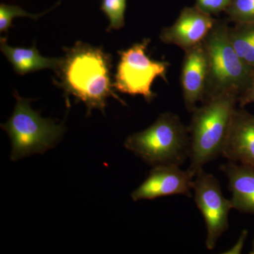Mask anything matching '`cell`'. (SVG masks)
Here are the masks:
<instances>
[{
  "mask_svg": "<svg viewBox=\"0 0 254 254\" xmlns=\"http://www.w3.org/2000/svg\"><path fill=\"white\" fill-rule=\"evenodd\" d=\"M57 70L59 86L68 94L76 97L86 105L88 115L98 109L105 115L107 98L113 96L125 105L113 91L110 78L111 55L101 48L77 42L71 49H66Z\"/></svg>",
  "mask_w": 254,
  "mask_h": 254,
  "instance_id": "1",
  "label": "cell"
},
{
  "mask_svg": "<svg viewBox=\"0 0 254 254\" xmlns=\"http://www.w3.org/2000/svg\"><path fill=\"white\" fill-rule=\"evenodd\" d=\"M237 104L238 95L225 93L206 100L192 112L188 127L190 165L187 170L193 177L205 164L222 155Z\"/></svg>",
  "mask_w": 254,
  "mask_h": 254,
  "instance_id": "2",
  "label": "cell"
},
{
  "mask_svg": "<svg viewBox=\"0 0 254 254\" xmlns=\"http://www.w3.org/2000/svg\"><path fill=\"white\" fill-rule=\"evenodd\" d=\"M229 26L228 20L217 19L202 42L208 70L203 103L225 93H233L240 97L253 76L254 68L241 59L232 46L228 36Z\"/></svg>",
  "mask_w": 254,
  "mask_h": 254,
  "instance_id": "3",
  "label": "cell"
},
{
  "mask_svg": "<svg viewBox=\"0 0 254 254\" xmlns=\"http://www.w3.org/2000/svg\"><path fill=\"white\" fill-rule=\"evenodd\" d=\"M124 145L151 166L180 167L190 155V133L178 115L167 112L146 129L127 137Z\"/></svg>",
  "mask_w": 254,
  "mask_h": 254,
  "instance_id": "4",
  "label": "cell"
},
{
  "mask_svg": "<svg viewBox=\"0 0 254 254\" xmlns=\"http://www.w3.org/2000/svg\"><path fill=\"white\" fill-rule=\"evenodd\" d=\"M16 104L7 123L1 128L7 132L11 142L10 158L13 161L36 153L43 154L53 148L64 132L63 125L53 120L42 118L30 106L31 100L15 93Z\"/></svg>",
  "mask_w": 254,
  "mask_h": 254,
  "instance_id": "5",
  "label": "cell"
},
{
  "mask_svg": "<svg viewBox=\"0 0 254 254\" xmlns=\"http://www.w3.org/2000/svg\"><path fill=\"white\" fill-rule=\"evenodd\" d=\"M150 39L133 45L131 48L120 52L119 62L114 88L118 91L131 95H141L150 103L156 95L152 91V84L155 78L160 77L168 82V62L155 61L146 54Z\"/></svg>",
  "mask_w": 254,
  "mask_h": 254,
  "instance_id": "6",
  "label": "cell"
},
{
  "mask_svg": "<svg viewBox=\"0 0 254 254\" xmlns=\"http://www.w3.org/2000/svg\"><path fill=\"white\" fill-rule=\"evenodd\" d=\"M193 191L195 203L205 222V247L213 250L228 230L229 215L233 209L231 201L224 196L218 180L203 170L193 178Z\"/></svg>",
  "mask_w": 254,
  "mask_h": 254,
  "instance_id": "7",
  "label": "cell"
},
{
  "mask_svg": "<svg viewBox=\"0 0 254 254\" xmlns=\"http://www.w3.org/2000/svg\"><path fill=\"white\" fill-rule=\"evenodd\" d=\"M193 178L188 170H182L177 165L153 167L146 180L132 192L131 198L138 201L168 195L191 197Z\"/></svg>",
  "mask_w": 254,
  "mask_h": 254,
  "instance_id": "8",
  "label": "cell"
},
{
  "mask_svg": "<svg viewBox=\"0 0 254 254\" xmlns=\"http://www.w3.org/2000/svg\"><path fill=\"white\" fill-rule=\"evenodd\" d=\"M216 21L196 6H186L172 26L162 29L160 38L165 44L175 45L186 51L201 43Z\"/></svg>",
  "mask_w": 254,
  "mask_h": 254,
  "instance_id": "9",
  "label": "cell"
},
{
  "mask_svg": "<svg viewBox=\"0 0 254 254\" xmlns=\"http://www.w3.org/2000/svg\"><path fill=\"white\" fill-rule=\"evenodd\" d=\"M208 63L203 43L185 51L181 72L184 103L192 113L198 103L204 101L208 81Z\"/></svg>",
  "mask_w": 254,
  "mask_h": 254,
  "instance_id": "10",
  "label": "cell"
},
{
  "mask_svg": "<svg viewBox=\"0 0 254 254\" xmlns=\"http://www.w3.org/2000/svg\"><path fill=\"white\" fill-rule=\"evenodd\" d=\"M229 161L254 168V115L237 108L222 149Z\"/></svg>",
  "mask_w": 254,
  "mask_h": 254,
  "instance_id": "11",
  "label": "cell"
},
{
  "mask_svg": "<svg viewBox=\"0 0 254 254\" xmlns=\"http://www.w3.org/2000/svg\"><path fill=\"white\" fill-rule=\"evenodd\" d=\"M221 169L228 180L232 208L254 215V168L229 161Z\"/></svg>",
  "mask_w": 254,
  "mask_h": 254,
  "instance_id": "12",
  "label": "cell"
},
{
  "mask_svg": "<svg viewBox=\"0 0 254 254\" xmlns=\"http://www.w3.org/2000/svg\"><path fill=\"white\" fill-rule=\"evenodd\" d=\"M0 43L1 52L18 74H26L43 68H52L56 71L59 68L61 59L43 58L35 46L28 49L11 48L2 37H1Z\"/></svg>",
  "mask_w": 254,
  "mask_h": 254,
  "instance_id": "13",
  "label": "cell"
},
{
  "mask_svg": "<svg viewBox=\"0 0 254 254\" xmlns=\"http://www.w3.org/2000/svg\"><path fill=\"white\" fill-rule=\"evenodd\" d=\"M228 36L241 59L254 68V22L229 26Z\"/></svg>",
  "mask_w": 254,
  "mask_h": 254,
  "instance_id": "14",
  "label": "cell"
},
{
  "mask_svg": "<svg viewBox=\"0 0 254 254\" xmlns=\"http://www.w3.org/2000/svg\"><path fill=\"white\" fill-rule=\"evenodd\" d=\"M225 12L234 23L254 22V0H232Z\"/></svg>",
  "mask_w": 254,
  "mask_h": 254,
  "instance_id": "15",
  "label": "cell"
},
{
  "mask_svg": "<svg viewBox=\"0 0 254 254\" xmlns=\"http://www.w3.org/2000/svg\"><path fill=\"white\" fill-rule=\"evenodd\" d=\"M127 0H102L100 9L110 19V26L107 31L119 30L125 26V13Z\"/></svg>",
  "mask_w": 254,
  "mask_h": 254,
  "instance_id": "16",
  "label": "cell"
},
{
  "mask_svg": "<svg viewBox=\"0 0 254 254\" xmlns=\"http://www.w3.org/2000/svg\"><path fill=\"white\" fill-rule=\"evenodd\" d=\"M43 14H31L15 5L0 4V32H6L11 26L13 18L16 16H28L36 19Z\"/></svg>",
  "mask_w": 254,
  "mask_h": 254,
  "instance_id": "17",
  "label": "cell"
},
{
  "mask_svg": "<svg viewBox=\"0 0 254 254\" xmlns=\"http://www.w3.org/2000/svg\"><path fill=\"white\" fill-rule=\"evenodd\" d=\"M232 0H195V6L205 14L218 15L225 12Z\"/></svg>",
  "mask_w": 254,
  "mask_h": 254,
  "instance_id": "18",
  "label": "cell"
},
{
  "mask_svg": "<svg viewBox=\"0 0 254 254\" xmlns=\"http://www.w3.org/2000/svg\"><path fill=\"white\" fill-rule=\"evenodd\" d=\"M254 103V73L249 86L246 91L239 97V105L241 108Z\"/></svg>",
  "mask_w": 254,
  "mask_h": 254,
  "instance_id": "19",
  "label": "cell"
},
{
  "mask_svg": "<svg viewBox=\"0 0 254 254\" xmlns=\"http://www.w3.org/2000/svg\"><path fill=\"white\" fill-rule=\"evenodd\" d=\"M248 236V231L247 230H243L242 234H241L240 238L237 240V243L235 244L233 247L230 250L223 252L222 254H239L242 253V250L245 245V241L247 240V237Z\"/></svg>",
  "mask_w": 254,
  "mask_h": 254,
  "instance_id": "20",
  "label": "cell"
},
{
  "mask_svg": "<svg viewBox=\"0 0 254 254\" xmlns=\"http://www.w3.org/2000/svg\"><path fill=\"white\" fill-rule=\"evenodd\" d=\"M251 254H254V238L253 240V243H252V249L251 250L250 253Z\"/></svg>",
  "mask_w": 254,
  "mask_h": 254,
  "instance_id": "21",
  "label": "cell"
}]
</instances>
